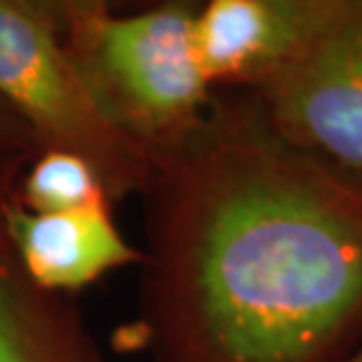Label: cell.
Here are the masks:
<instances>
[{
	"instance_id": "6da1fadb",
	"label": "cell",
	"mask_w": 362,
	"mask_h": 362,
	"mask_svg": "<svg viewBox=\"0 0 362 362\" xmlns=\"http://www.w3.org/2000/svg\"><path fill=\"white\" fill-rule=\"evenodd\" d=\"M151 362H334L362 332V177L287 141L252 92H214L141 191Z\"/></svg>"
},
{
	"instance_id": "7a4b0ae2",
	"label": "cell",
	"mask_w": 362,
	"mask_h": 362,
	"mask_svg": "<svg viewBox=\"0 0 362 362\" xmlns=\"http://www.w3.org/2000/svg\"><path fill=\"white\" fill-rule=\"evenodd\" d=\"M195 3L115 12L62 0V35L92 101L153 165L205 120L214 90L195 49Z\"/></svg>"
},
{
	"instance_id": "3957f363",
	"label": "cell",
	"mask_w": 362,
	"mask_h": 362,
	"mask_svg": "<svg viewBox=\"0 0 362 362\" xmlns=\"http://www.w3.org/2000/svg\"><path fill=\"white\" fill-rule=\"evenodd\" d=\"M0 101L40 148L83 156L113 202L144 191L151 160L92 101L62 35V0H0Z\"/></svg>"
},
{
	"instance_id": "277c9868",
	"label": "cell",
	"mask_w": 362,
	"mask_h": 362,
	"mask_svg": "<svg viewBox=\"0 0 362 362\" xmlns=\"http://www.w3.org/2000/svg\"><path fill=\"white\" fill-rule=\"evenodd\" d=\"M252 94L287 141L362 177V0L294 69Z\"/></svg>"
},
{
	"instance_id": "5b68a950",
	"label": "cell",
	"mask_w": 362,
	"mask_h": 362,
	"mask_svg": "<svg viewBox=\"0 0 362 362\" xmlns=\"http://www.w3.org/2000/svg\"><path fill=\"white\" fill-rule=\"evenodd\" d=\"M351 0H209L195 10V49L214 92H262L294 69Z\"/></svg>"
},
{
	"instance_id": "8992f818",
	"label": "cell",
	"mask_w": 362,
	"mask_h": 362,
	"mask_svg": "<svg viewBox=\"0 0 362 362\" xmlns=\"http://www.w3.org/2000/svg\"><path fill=\"white\" fill-rule=\"evenodd\" d=\"M0 228L19 269L49 294L74 296L108 273L144 262V250L134 247L115 223L113 202L35 214L21 207L12 193Z\"/></svg>"
},
{
	"instance_id": "52a82bcc",
	"label": "cell",
	"mask_w": 362,
	"mask_h": 362,
	"mask_svg": "<svg viewBox=\"0 0 362 362\" xmlns=\"http://www.w3.org/2000/svg\"><path fill=\"white\" fill-rule=\"evenodd\" d=\"M0 362H111L71 296L35 287L0 228Z\"/></svg>"
},
{
	"instance_id": "ba28073f",
	"label": "cell",
	"mask_w": 362,
	"mask_h": 362,
	"mask_svg": "<svg viewBox=\"0 0 362 362\" xmlns=\"http://www.w3.org/2000/svg\"><path fill=\"white\" fill-rule=\"evenodd\" d=\"M14 200L35 214L74 212L97 202H113L99 172L83 156L59 148L35 151L19 172Z\"/></svg>"
},
{
	"instance_id": "9c48e42d",
	"label": "cell",
	"mask_w": 362,
	"mask_h": 362,
	"mask_svg": "<svg viewBox=\"0 0 362 362\" xmlns=\"http://www.w3.org/2000/svg\"><path fill=\"white\" fill-rule=\"evenodd\" d=\"M38 144L28 127L0 101V163L28 160L35 156Z\"/></svg>"
},
{
	"instance_id": "30bf717a",
	"label": "cell",
	"mask_w": 362,
	"mask_h": 362,
	"mask_svg": "<svg viewBox=\"0 0 362 362\" xmlns=\"http://www.w3.org/2000/svg\"><path fill=\"white\" fill-rule=\"evenodd\" d=\"M28 160H31V158H28ZM28 160H5V163H0V221H3L5 202L14 193V186H17L19 172L24 170V165Z\"/></svg>"
},
{
	"instance_id": "8fae6325",
	"label": "cell",
	"mask_w": 362,
	"mask_h": 362,
	"mask_svg": "<svg viewBox=\"0 0 362 362\" xmlns=\"http://www.w3.org/2000/svg\"><path fill=\"white\" fill-rule=\"evenodd\" d=\"M334 362H362V332H360V337L356 339V341H353L351 349L344 351Z\"/></svg>"
}]
</instances>
